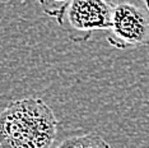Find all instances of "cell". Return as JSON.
I'll list each match as a JSON object with an SVG mask.
<instances>
[{"label":"cell","instance_id":"6da1fadb","mask_svg":"<svg viewBox=\"0 0 149 148\" xmlns=\"http://www.w3.org/2000/svg\"><path fill=\"white\" fill-rule=\"evenodd\" d=\"M59 121L38 97L14 101L0 114V146L47 148L54 146Z\"/></svg>","mask_w":149,"mask_h":148},{"label":"cell","instance_id":"7a4b0ae2","mask_svg":"<svg viewBox=\"0 0 149 148\" xmlns=\"http://www.w3.org/2000/svg\"><path fill=\"white\" fill-rule=\"evenodd\" d=\"M107 42L120 50L149 49V0H113Z\"/></svg>","mask_w":149,"mask_h":148},{"label":"cell","instance_id":"3957f363","mask_svg":"<svg viewBox=\"0 0 149 148\" xmlns=\"http://www.w3.org/2000/svg\"><path fill=\"white\" fill-rule=\"evenodd\" d=\"M112 12L113 0H70L56 21L70 41L83 43L94 32L110 29Z\"/></svg>","mask_w":149,"mask_h":148},{"label":"cell","instance_id":"277c9868","mask_svg":"<svg viewBox=\"0 0 149 148\" xmlns=\"http://www.w3.org/2000/svg\"><path fill=\"white\" fill-rule=\"evenodd\" d=\"M60 147H75V148H83V147H108V143L103 139L101 135L96 133H87L78 137L66 138L64 142L59 144Z\"/></svg>","mask_w":149,"mask_h":148},{"label":"cell","instance_id":"5b68a950","mask_svg":"<svg viewBox=\"0 0 149 148\" xmlns=\"http://www.w3.org/2000/svg\"><path fill=\"white\" fill-rule=\"evenodd\" d=\"M70 0H38L42 12L49 17L56 18Z\"/></svg>","mask_w":149,"mask_h":148}]
</instances>
